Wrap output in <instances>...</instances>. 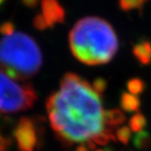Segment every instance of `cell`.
Segmentation results:
<instances>
[{
  "instance_id": "obj_1",
  "label": "cell",
  "mask_w": 151,
  "mask_h": 151,
  "mask_svg": "<svg viewBox=\"0 0 151 151\" xmlns=\"http://www.w3.org/2000/svg\"><path fill=\"white\" fill-rule=\"evenodd\" d=\"M50 126L66 147L86 144L93 150L116 140V131L107 126L101 96L76 73H66L60 87L46 101Z\"/></svg>"
},
{
  "instance_id": "obj_2",
  "label": "cell",
  "mask_w": 151,
  "mask_h": 151,
  "mask_svg": "<svg viewBox=\"0 0 151 151\" xmlns=\"http://www.w3.org/2000/svg\"><path fill=\"white\" fill-rule=\"evenodd\" d=\"M69 44L73 56L88 65L109 63L119 48L114 28L97 17H86L77 22L70 31Z\"/></svg>"
},
{
  "instance_id": "obj_3",
  "label": "cell",
  "mask_w": 151,
  "mask_h": 151,
  "mask_svg": "<svg viewBox=\"0 0 151 151\" xmlns=\"http://www.w3.org/2000/svg\"><path fill=\"white\" fill-rule=\"evenodd\" d=\"M41 66V51L28 34L14 31L0 39V69L9 77L23 81L34 76Z\"/></svg>"
},
{
  "instance_id": "obj_4",
  "label": "cell",
  "mask_w": 151,
  "mask_h": 151,
  "mask_svg": "<svg viewBox=\"0 0 151 151\" xmlns=\"http://www.w3.org/2000/svg\"><path fill=\"white\" fill-rule=\"evenodd\" d=\"M36 99V93L31 84L19 83L0 71V111L16 113L28 110Z\"/></svg>"
},
{
  "instance_id": "obj_5",
  "label": "cell",
  "mask_w": 151,
  "mask_h": 151,
  "mask_svg": "<svg viewBox=\"0 0 151 151\" xmlns=\"http://www.w3.org/2000/svg\"><path fill=\"white\" fill-rule=\"evenodd\" d=\"M43 128L31 117H22L16 125L13 136L19 151H38L43 139Z\"/></svg>"
},
{
  "instance_id": "obj_6",
  "label": "cell",
  "mask_w": 151,
  "mask_h": 151,
  "mask_svg": "<svg viewBox=\"0 0 151 151\" xmlns=\"http://www.w3.org/2000/svg\"><path fill=\"white\" fill-rule=\"evenodd\" d=\"M65 20V11L58 0H41V13L34 20V27L38 30L51 28Z\"/></svg>"
},
{
  "instance_id": "obj_7",
  "label": "cell",
  "mask_w": 151,
  "mask_h": 151,
  "mask_svg": "<svg viewBox=\"0 0 151 151\" xmlns=\"http://www.w3.org/2000/svg\"><path fill=\"white\" fill-rule=\"evenodd\" d=\"M133 55L142 65H148L151 62V44L146 41H142L133 47Z\"/></svg>"
},
{
  "instance_id": "obj_8",
  "label": "cell",
  "mask_w": 151,
  "mask_h": 151,
  "mask_svg": "<svg viewBox=\"0 0 151 151\" xmlns=\"http://www.w3.org/2000/svg\"><path fill=\"white\" fill-rule=\"evenodd\" d=\"M126 121V117L123 112L118 109H111L105 111V122L109 128L116 130V128L121 126Z\"/></svg>"
},
{
  "instance_id": "obj_9",
  "label": "cell",
  "mask_w": 151,
  "mask_h": 151,
  "mask_svg": "<svg viewBox=\"0 0 151 151\" xmlns=\"http://www.w3.org/2000/svg\"><path fill=\"white\" fill-rule=\"evenodd\" d=\"M140 101L136 95L124 93L121 97V107L125 111L128 112H134L139 108Z\"/></svg>"
},
{
  "instance_id": "obj_10",
  "label": "cell",
  "mask_w": 151,
  "mask_h": 151,
  "mask_svg": "<svg viewBox=\"0 0 151 151\" xmlns=\"http://www.w3.org/2000/svg\"><path fill=\"white\" fill-rule=\"evenodd\" d=\"M130 129L133 132H139L143 129V127L145 126L146 121L145 118L143 117V115L141 114H134L130 120Z\"/></svg>"
},
{
  "instance_id": "obj_11",
  "label": "cell",
  "mask_w": 151,
  "mask_h": 151,
  "mask_svg": "<svg viewBox=\"0 0 151 151\" xmlns=\"http://www.w3.org/2000/svg\"><path fill=\"white\" fill-rule=\"evenodd\" d=\"M145 0H119L121 8L124 11H131L142 7Z\"/></svg>"
},
{
  "instance_id": "obj_12",
  "label": "cell",
  "mask_w": 151,
  "mask_h": 151,
  "mask_svg": "<svg viewBox=\"0 0 151 151\" xmlns=\"http://www.w3.org/2000/svg\"><path fill=\"white\" fill-rule=\"evenodd\" d=\"M128 90L131 92V94L133 95H137L139 94L143 91V88H144V84L143 82L141 81L140 79H137V78H133L130 80L128 82Z\"/></svg>"
},
{
  "instance_id": "obj_13",
  "label": "cell",
  "mask_w": 151,
  "mask_h": 151,
  "mask_svg": "<svg viewBox=\"0 0 151 151\" xmlns=\"http://www.w3.org/2000/svg\"><path fill=\"white\" fill-rule=\"evenodd\" d=\"M117 139L123 144H128L131 139V129L128 127H121L116 130Z\"/></svg>"
},
{
  "instance_id": "obj_14",
  "label": "cell",
  "mask_w": 151,
  "mask_h": 151,
  "mask_svg": "<svg viewBox=\"0 0 151 151\" xmlns=\"http://www.w3.org/2000/svg\"><path fill=\"white\" fill-rule=\"evenodd\" d=\"M91 85L93 87V89H94L99 95L102 96L104 94V92L106 91V88H107V81H106L104 78L98 77V78L94 79V81H93Z\"/></svg>"
},
{
  "instance_id": "obj_15",
  "label": "cell",
  "mask_w": 151,
  "mask_h": 151,
  "mask_svg": "<svg viewBox=\"0 0 151 151\" xmlns=\"http://www.w3.org/2000/svg\"><path fill=\"white\" fill-rule=\"evenodd\" d=\"M14 25L11 22H6L4 24H2L0 25V33H1L3 36H6V35H10L14 32Z\"/></svg>"
},
{
  "instance_id": "obj_16",
  "label": "cell",
  "mask_w": 151,
  "mask_h": 151,
  "mask_svg": "<svg viewBox=\"0 0 151 151\" xmlns=\"http://www.w3.org/2000/svg\"><path fill=\"white\" fill-rule=\"evenodd\" d=\"M11 143V139L0 132V151H10Z\"/></svg>"
},
{
  "instance_id": "obj_17",
  "label": "cell",
  "mask_w": 151,
  "mask_h": 151,
  "mask_svg": "<svg viewBox=\"0 0 151 151\" xmlns=\"http://www.w3.org/2000/svg\"><path fill=\"white\" fill-rule=\"evenodd\" d=\"M148 139V137L145 134H140L136 137V140H134V144H136V147L139 148H144V146L146 145V140Z\"/></svg>"
},
{
  "instance_id": "obj_18",
  "label": "cell",
  "mask_w": 151,
  "mask_h": 151,
  "mask_svg": "<svg viewBox=\"0 0 151 151\" xmlns=\"http://www.w3.org/2000/svg\"><path fill=\"white\" fill-rule=\"evenodd\" d=\"M23 2L28 7H35L38 3V0H23Z\"/></svg>"
},
{
  "instance_id": "obj_19",
  "label": "cell",
  "mask_w": 151,
  "mask_h": 151,
  "mask_svg": "<svg viewBox=\"0 0 151 151\" xmlns=\"http://www.w3.org/2000/svg\"><path fill=\"white\" fill-rule=\"evenodd\" d=\"M90 150L91 149L86 144H80V145L76 147V151H90Z\"/></svg>"
},
{
  "instance_id": "obj_20",
  "label": "cell",
  "mask_w": 151,
  "mask_h": 151,
  "mask_svg": "<svg viewBox=\"0 0 151 151\" xmlns=\"http://www.w3.org/2000/svg\"><path fill=\"white\" fill-rule=\"evenodd\" d=\"M94 151H109V150H105V149H97V150H94Z\"/></svg>"
},
{
  "instance_id": "obj_21",
  "label": "cell",
  "mask_w": 151,
  "mask_h": 151,
  "mask_svg": "<svg viewBox=\"0 0 151 151\" xmlns=\"http://www.w3.org/2000/svg\"><path fill=\"white\" fill-rule=\"evenodd\" d=\"M3 1H4V0H0V3H1V2H3Z\"/></svg>"
}]
</instances>
